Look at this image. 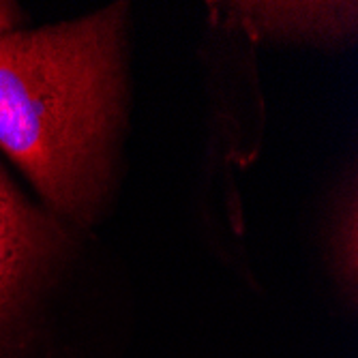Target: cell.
Listing matches in <instances>:
<instances>
[{"label":"cell","instance_id":"6da1fadb","mask_svg":"<svg viewBox=\"0 0 358 358\" xmlns=\"http://www.w3.org/2000/svg\"><path fill=\"white\" fill-rule=\"evenodd\" d=\"M127 17L114 3L73 22L0 35V148L48 210L86 227L110 198L127 122Z\"/></svg>","mask_w":358,"mask_h":358},{"label":"cell","instance_id":"7a4b0ae2","mask_svg":"<svg viewBox=\"0 0 358 358\" xmlns=\"http://www.w3.org/2000/svg\"><path fill=\"white\" fill-rule=\"evenodd\" d=\"M71 251L67 223L26 200L0 168V356L22 352L28 315Z\"/></svg>","mask_w":358,"mask_h":358},{"label":"cell","instance_id":"3957f363","mask_svg":"<svg viewBox=\"0 0 358 358\" xmlns=\"http://www.w3.org/2000/svg\"><path fill=\"white\" fill-rule=\"evenodd\" d=\"M227 28H238L257 43L345 48L358 32L354 0H236L213 3Z\"/></svg>","mask_w":358,"mask_h":358},{"label":"cell","instance_id":"277c9868","mask_svg":"<svg viewBox=\"0 0 358 358\" xmlns=\"http://www.w3.org/2000/svg\"><path fill=\"white\" fill-rule=\"evenodd\" d=\"M324 251L337 287L354 305L358 287V187L354 170L331 193L324 217Z\"/></svg>","mask_w":358,"mask_h":358},{"label":"cell","instance_id":"5b68a950","mask_svg":"<svg viewBox=\"0 0 358 358\" xmlns=\"http://www.w3.org/2000/svg\"><path fill=\"white\" fill-rule=\"evenodd\" d=\"M22 9L15 3H0V35L20 28Z\"/></svg>","mask_w":358,"mask_h":358}]
</instances>
